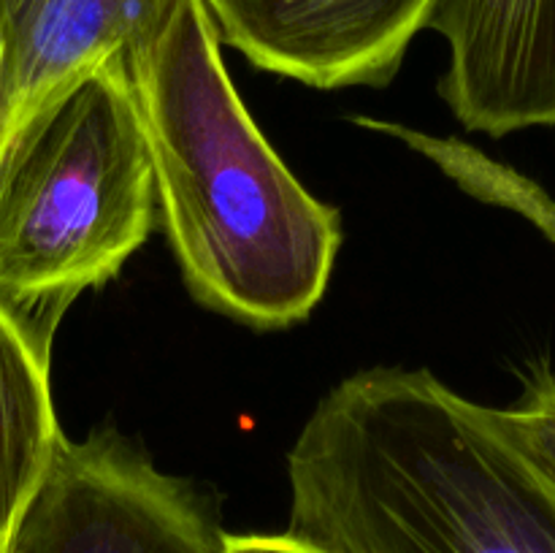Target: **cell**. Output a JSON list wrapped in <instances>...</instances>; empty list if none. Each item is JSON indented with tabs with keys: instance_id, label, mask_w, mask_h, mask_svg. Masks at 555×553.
Wrapping results in <instances>:
<instances>
[{
	"instance_id": "6da1fadb",
	"label": "cell",
	"mask_w": 555,
	"mask_h": 553,
	"mask_svg": "<svg viewBox=\"0 0 555 553\" xmlns=\"http://www.w3.org/2000/svg\"><path fill=\"white\" fill-rule=\"evenodd\" d=\"M287 477V531L331 553H555V483L426 369L341 380Z\"/></svg>"
},
{
	"instance_id": "7a4b0ae2",
	"label": "cell",
	"mask_w": 555,
	"mask_h": 553,
	"mask_svg": "<svg viewBox=\"0 0 555 553\" xmlns=\"http://www.w3.org/2000/svg\"><path fill=\"white\" fill-rule=\"evenodd\" d=\"M125 68L190 293L253 329L307 320L339 255V209L307 193L249 117L204 0H182Z\"/></svg>"
},
{
	"instance_id": "3957f363",
	"label": "cell",
	"mask_w": 555,
	"mask_h": 553,
	"mask_svg": "<svg viewBox=\"0 0 555 553\" xmlns=\"http://www.w3.org/2000/svg\"><path fill=\"white\" fill-rule=\"evenodd\" d=\"M150 146L125 60L76 76L0 152V307L49 352L87 287L155 228Z\"/></svg>"
},
{
	"instance_id": "277c9868",
	"label": "cell",
	"mask_w": 555,
	"mask_h": 553,
	"mask_svg": "<svg viewBox=\"0 0 555 553\" xmlns=\"http://www.w3.org/2000/svg\"><path fill=\"white\" fill-rule=\"evenodd\" d=\"M5 545L16 553H225L193 488L155 470L117 432L60 439Z\"/></svg>"
},
{
	"instance_id": "5b68a950",
	"label": "cell",
	"mask_w": 555,
	"mask_h": 553,
	"mask_svg": "<svg viewBox=\"0 0 555 553\" xmlns=\"http://www.w3.org/2000/svg\"><path fill=\"white\" fill-rule=\"evenodd\" d=\"M220 43L318 90L383 87L434 0H204Z\"/></svg>"
},
{
	"instance_id": "8992f818",
	"label": "cell",
	"mask_w": 555,
	"mask_h": 553,
	"mask_svg": "<svg viewBox=\"0 0 555 553\" xmlns=\"http://www.w3.org/2000/svg\"><path fill=\"white\" fill-rule=\"evenodd\" d=\"M426 27L444 36V103L493 139L555 128V0H434Z\"/></svg>"
},
{
	"instance_id": "52a82bcc",
	"label": "cell",
	"mask_w": 555,
	"mask_h": 553,
	"mask_svg": "<svg viewBox=\"0 0 555 553\" xmlns=\"http://www.w3.org/2000/svg\"><path fill=\"white\" fill-rule=\"evenodd\" d=\"M182 0H0V152L85 70L160 38Z\"/></svg>"
},
{
	"instance_id": "ba28073f",
	"label": "cell",
	"mask_w": 555,
	"mask_h": 553,
	"mask_svg": "<svg viewBox=\"0 0 555 553\" xmlns=\"http://www.w3.org/2000/svg\"><path fill=\"white\" fill-rule=\"evenodd\" d=\"M63 437L49 394V352L0 307V548Z\"/></svg>"
},
{
	"instance_id": "9c48e42d",
	"label": "cell",
	"mask_w": 555,
	"mask_h": 553,
	"mask_svg": "<svg viewBox=\"0 0 555 553\" xmlns=\"http://www.w3.org/2000/svg\"><path fill=\"white\" fill-rule=\"evenodd\" d=\"M358 123L366 125V128L383 130V133L399 136V139H404L412 150L423 152V155H431L434 160H437L439 166H444V171L453 173L469 193H475L477 198L491 201V204H502L520 211V215L529 217V220L555 244V201L540 188V184L531 182V179L520 177V173L502 166V163L488 160L486 155L469 150V146H464L455 139H428V136L415 133V130H406L393 123H374V119H358Z\"/></svg>"
},
{
	"instance_id": "30bf717a",
	"label": "cell",
	"mask_w": 555,
	"mask_h": 553,
	"mask_svg": "<svg viewBox=\"0 0 555 553\" xmlns=\"http://www.w3.org/2000/svg\"><path fill=\"white\" fill-rule=\"evenodd\" d=\"M488 415L555 483V377L551 369H537L513 407H488Z\"/></svg>"
},
{
	"instance_id": "8fae6325",
	"label": "cell",
	"mask_w": 555,
	"mask_h": 553,
	"mask_svg": "<svg viewBox=\"0 0 555 553\" xmlns=\"http://www.w3.org/2000/svg\"><path fill=\"white\" fill-rule=\"evenodd\" d=\"M225 553H331L304 537L291 535H225Z\"/></svg>"
},
{
	"instance_id": "7c38bea8",
	"label": "cell",
	"mask_w": 555,
	"mask_h": 553,
	"mask_svg": "<svg viewBox=\"0 0 555 553\" xmlns=\"http://www.w3.org/2000/svg\"><path fill=\"white\" fill-rule=\"evenodd\" d=\"M0 553H16V551H14V548H9V545H3V548H0Z\"/></svg>"
}]
</instances>
